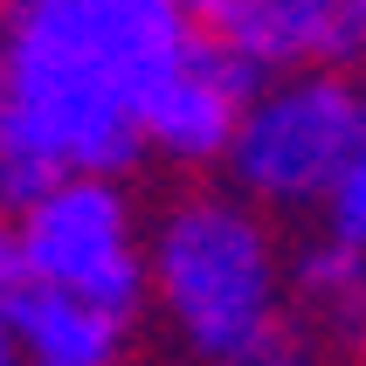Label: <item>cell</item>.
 Returning a JSON list of instances; mask_svg holds the SVG:
<instances>
[{"mask_svg":"<svg viewBox=\"0 0 366 366\" xmlns=\"http://www.w3.org/2000/svg\"><path fill=\"white\" fill-rule=\"evenodd\" d=\"M194 28L242 49L256 69H360L366 62V0H187Z\"/></svg>","mask_w":366,"mask_h":366,"instance_id":"6","label":"cell"},{"mask_svg":"<svg viewBox=\"0 0 366 366\" xmlns=\"http://www.w3.org/2000/svg\"><path fill=\"white\" fill-rule=\"evenodd\" d=\"M62 180V166L41 152L28 132L7 124V139H0V214H21V207H35L49 187Z\"/></svg>","mask_w":366,"mask_h":366,"instance_id":"9","label":"cell"},{"mask_svg":"<svg viewBox=\"0 0 366 366\" xmlns=\"http://www.w3.org/2000/svg\"><path fill=\"white\" fill-rule=\"evenodd\" d=\"M360 69H366V62H360ZM360 90H366V76H360Z\"/></svg>","mask_w":366,"mask_h":366,"instance_id":"14","label":"cell"},{"mask_svg":"<svg viewBox=\"0 0 366 366\" xmlns=\"http://www.w3.org/2000/svg\"><path fill=\"white\" fill-rule=\"evenodd\" d=\"M7 124H14V83H7V56H0V139H7Z\"/></svg>","mask_w":366,"mask_h":366,"instance_id":"12","label":"cell"},{"mask_svg":"<svg viewBox=\"0 0 366 366\" xmlns=\"http://www.w3.org/2000/svg\"><path fill=\"white\" fill-rule=\"evenodd\" d=\"M35 269H28V249H21V228H14V214H0V305L14 297L21 284H28Z\"/></svg>","mask_w":366,"mask_h":366,"instance_id":"11","label":"cell"},{"mask_svg":"<svg viewBox=\"0 0 366 366\" xmlns=\"http://www.w3.org/2000/svg\"><path fill=\"white\" fill-rule=\"evenodd\" d=\"M360 145H366V90L352 83V69L305 62V69H269L256 83L222 152V173L263 214L269 207L290 214V207L325 201Z\"/></svg>","mask_w":366,"mask_h":366,"instance_id":"3","label":"cell"},{"mask_svg":"<svg viewBox=\"0 0 366 366\" xmlns=\"http://www.w3.org/2000/svg\"><path fill=\"white\" fill-rule=\"evenodd\" d=\"M263 76L269 69H256L242 49H228L222 35L194 28L187 49L166 62L152 76V90L139 97L145 152H159L173 166H222L228 139H235V118H242V104L256 97Z\"/></svg>","mask_w":366,"mask_h":366,"instance_id":"5","label":"cell"},{"mask_svg":"<svg viewBox=\"0 0 366 366\" xmlns=\"http://www.w3.org/2000/svg\"><path fill=\"white\" fill-rule=\"evenodd\" d=\"M187 0H0L14 132L62 173H132L145 159L139 97L187 49Z\"/></svg>","mask_w":366,"mask_h":366,"instance_id":"1","label":"cell"},{"mask_svg":"<svg viewBox=\"0 0 366 366\" xmlns=\"http://www.w3.org/2000/svg\"><path fill=\"white\" fill-rule=\"evenodd\" d=\"M145 284L187 352L222 366L297 360L305 339L284 305V256L249 194H180L145 242Z\"/></svg>","mask_w":366,"mask_h":366,"instance_id":"2","label":"cell"},{"mask_svg":"<svg viewBox=\"0 0 366 366\" xmlns=\"http://www.w3.org/2000/svg\"><path fill=\"white\" fill-rule=\"evenodd\" d=\"M284 305L305 346L366 352V249L325 228V242H305L284 263Z\"/></svg>","mask_w":366,"mask_h":366,"instance_id":"8","label":"cell"},{"mask_svg":"<svg viewBox=\"0 0 366 366\" xmlns=\"http://www.w3.org/2000/svg\"><path fill=\"white\" fill-rule=\"evenodd\" d=\"M14 228H21V249H28L35 277L83 290L90 305L118 311L132 325L145 318L152 284H145L139 222H132L118 173H62L35 207L14 214Z\"/></svg>","mask_w":366,"mask_h":366,"instance_id":"4","label":"cell"},{"mask_svg":"<svg viewBox=\"0 0 366 366\" xmlns=\"http://www.w3.org/2000/svg\"><path fill=\"white\" fill-rule=\"evenodd\" d=\"M7 360H21V352H14V332H7V311H0V366Z\"/></svg>","mask_w":366,"mask_h":366,"instance_id":"13","label":"cell"},{"mask_svg":"<svg viewBox=\"0 0 366 366\" xmlns=\"http://www.w3.org/2000/svg\"><path fill=\"white\" fill-rule=\"evenodd\" d=\"M7 332H14V352L35 366H111L132 346V318L90 305L83 290L49 284V277H28V284L7 297Z\"/></svg>","mask_w":366,"mask_h":366,"instance_id":"7","label":"cell"},{"mask_svg":"<svg viewBox=\"0 0 366 366\" xmlns=\"http://www.w3.org/2000/svg\"><path fill=\"white\" fill-rule=\"evenodd\" d=\"M318 207H325V228H332V235H346V242L366 249V145L346 159V173L332 180V194Z\"/></svg>","mask_w":366,"mask_h":366,"instance_id":"10","label":"cell"}]
</instances>
